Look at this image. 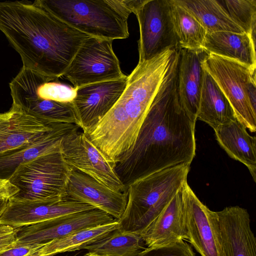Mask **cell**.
<instances>
[{"mask_svg": "<svg viewBox=\"0 0 256 256\" xmlns=\"http://www.w3.org/2000/svg\"><path fill=\"white\" fill-rule=\"evenodd\" d=\"M178 59L176 51L134 146L118 162L126 173L137 170V176L148 174L184 163L191 164L195 156L197 120L179 97Z\"/></svg>", "mask_w": 256, "mask_h": 256, "instance_id": "cell-1", "label": "cell"}, {"mask_svg": "<svg viewBox=\"0 0 256 256\" xmlns=\"http://www.w3.org/2000/svg\"><path fill=\"white\" fill-rule=\"evenodd\" d=\"M0 30L23 66L48 81L62 76L89 36L61 20L38 0L0 2Z\"/></svg>", "mask_w": 256, "mask_h": 256, "instance_id": "cell-2", "label": "cell"}, {"mask_svg": "<svg viewBox=\"0 0 256 256\" xmlns=\"http://www.w3.org/2000/svg\"><path fill=\"white\" fill-rule=\"evenodd\" d=\"M176 51L168 48L148 60L138 62L127 76L125 88L114 106L84 132L116 164L134 146Z\"/></svg>", "mask_w": 256, "mask_h": 256, "instance_id": "cell-3", "label": "cell"}, {"mask_svg": "<svg viewBox=\"0 0 256 256\" xmlns=\"http://www.w3.org/2000/svg\"><path fill=\"white\" fill-rule=\"evenodd\" d=\"M190 165L182 164L133 180L126 187L119 229L139 234L147 227L187 182Z\"/></svg>", "mask_w": 256, "mask_h": 256, "instance_id": "cell-4", "label": "cell"}, {"mask_svg": "<svg viewBox=\"0 0 256 256\" xmlns=\"http://www.w3.org/2000/svg\"><path fill=\"white\" fill-rule=\"evenodd\" d=\"M56 18L90 36L114 40L129 36L132 12L126 0H38Z\"/></svg>", "mask_w": 256, "mask_h": 256, "instance_id": "cell-5", "label": "cell"}, {"mask_svg": "<svg viewBox=\"0 0 256 256\" xmlns=\"http://www.w3.org/2000/svg\"><path fill=\"white\" fill-rule=\"evenodd\" d=\"M73 169L64 158L60 147L21 164L9 180L18 189L16 201L58 200L66 197Z\"/></svg>", "mask_w": 256, "mask_h": 256, "instance_id": "cell-6", "label": "cell"}, {"mask_svg": "<svg viewBox=\"0 0 256 256\" xmlns=\"http://www.w3.org/2000/svg\"><path fill=\"white\" fill-rule=\"evenodd\" d=\"M202 66L228 100L236 120L250 132H256V69L212 53L204 58Z\"/></svg>", "mask_w": 256, "mask_h": 256, "instance_id": "cell-7", "label": "cell"}, {"mask_svg": "<svg viewBox=\"0 0 256 256\" xmlns=\"http://www.w3.org/2000/svg\"><path fill=\"white\" fill-rule=\"evenodd\" d=\"M112 40L89 36L82 43L62 76L78 88L124 79Z\"/></svg>", "mask_w": 256, "mask_h": 256, "instance_id": "cell-8", "label": "cell"}, {"mask_svg": "<svg viewBox=\"0 0 256 256\" xmlns=\"http://www.w3.org/2000/svg\"><path fill=\"white\" fill-rule=\"evenodd\" d=\"M76 128L62 139L60 150L74 170L84 173L112 190L126 192L116 171V164L98 148L82 130Z\"/></svg>", "mask_w": 256, "mask_h": 256, "instance_id": "cell-9", "label": "cell"}, {"mask_svg": "<svg viewBox=\"0 0 256 256\" xmlns=\"http://www.w3.org/2000/svg\"><path fill=\"white\" fill-rule=\"evenodd\" d=\"M134 13L140 27L139 62L148 60L167 49H179L170 0H144Z\"/></svg>", "mask_w": 256, "mask_h": 256, "instance_id": "cell-10", "label": "cell"}, {"mask_svg": "<svg viewBox=\"0 0 256 256\" xmlns=\"http://www.w3.org/2000/svg\"><path fill=\"white\" fill-rule=\"evenodd\" d=\"M182 195L186 241L200 256H223L217 212L200 201L188 182Z\"/></svg>", "mask_w": 256, "mask_h": 256, "instance_id": "cell-11", "label": "cell"}, {"mask_svg": "<svg viewBox=\"0 0 256 256\" xmlns=\"http://www.w3.org/2000/svg\"><path fill=\"white\" fill-rule=\"evenodd\" d=\"M12 103L48 122L68 124L80 128V122L72 102H60L39 98L26 68L22 67L10 83Z\"/></svg>", "mask_w": 256, "mask_h": 256, "instance_id": "cell-12", "label": "cell"}, {"mask_svg": "<svg viewBox=\"0 0 256 256\" xmlns=\"http://www.w3.org/2000/svg\"><path fill=\"white\" fill-rule=\"evenodd\" d=\"M116 220L98 209L83 211L16 228L20 244H40L76 231L108 224Z\"/></svg>", "mask_w": 256, "mask_h": 256, "instance_id": "cell-13", "label": "cell"}, {"mask_svg": "<svg viewBox=\"0 0 256 256\" xmlns=\"http://www.w3.org/2000/svg\"><path fill=\"white\" fill-rule=\"evenodd\" d=\"M60 124H50L12 103L8 111L0 112V154L38 142Z\"/></svg>", "mask_w": 256, "mask_h": 256, "instance_id": "cell-14", "label": "cell"}, {"mask_svg": "<svg viewBox=\"0 0 256 256\" xmlns=\"http://www.w3.org/2000/svg\"><path fill=\"white\" fill-rule=\"evenodd\" d=\"M95 209L67 197L58 200L16 201L9 199L0 223L14 228Z\"/></svg>", "mask_w": 256, "mask_h": 256, "instance_id": "cell-15", "label": "cell"}, {"mask_svg": "<svg viewBox=\"0 0 256 256\" xmlns=\"http://www.w3.org/2000/svg\"><path fill=\"white\" fill-rule=\"evenodd\" d=\"M126 78L77 88L72 104L84 132L94 126L114 106L125 88Z\"/></svg>", "mask_w": 256, "mask_h": 256, "instance_id": "cell-16", "label": "cell"}, {"mask_svg": "<svg viewBox=\"0 0 256 256\" xmlns=\"http://www.w3.org/2000/svg\"><path fill=\"white\" fill-rule=\"evenodd\" d=\"M66 197L88 204L118 220L127 202L126 192H117L80 172L72 170Z\"/></svg>", "mask_w": 256, "mask_h": 256, "instance_id": "cell-17", "label": "cell"}, {"mask_svg": "<svg viewBox=\"0 0 256 256\" xmlns=\"http://www.w3.org/2000/svg\"><path fill=\"white\" fill-rule=\"evenodd\" d=\"M216 212L223 256H256V238L248 211L236 206Z\"/></svg>", "mask_w": 256, "mask_h": 256, "instance_id": "cell-18", "label": "cell"}, {"mask_svg": "<svg viewBox=\"0 0 256 256\" xmlns=\"http://www.w3.org/2000/svg\"><path fill=\"white\" fill-rule=\"evenodd\" d=\"M139 234L147 248L166 246L186 240L182 190Z\"/></svg>", "mask_w": 256, "mask_h": 256, "instance_id": "cell-19", "label": "cell"}, {"mask_svg": "<svg viewBox=\"0 0 256 256\" xmlns=\"http://www.w3.org/2000/svg\"><path fill=\"white\" fill-rule=\"evenodd\" d=\"M208 54L204 49H178V90L179 97L187 111L196 118L203 74L202 62Z\"/></svg>", "mask_w": 256, "mask_h": 256, "instance_id": "cell-20", "label": "cell"}, {"mask_svg": "<svg viewBox=\"0 0 256 256\" xmlns=\"http://www.w3.org/2000/svg\"><path fill=\"white\" fill-rule=\"evenodd\" d=\"M220 146L232 159L243 164L256 182V139L237 120L214 130Z\"/></svg>", "mask_w": 256, "mask_h": 256, "instance_id": "cell-21", "label": "cell"}, {"mask_svg": "<svg viewBox=\"0 0 256 256\" xmlns=\"http://www.w3.org/2000/svg\"><path fill=\"white\" fill-rule=\"evenodd\" d=\"M203 49L256 69V44L248 34L218 32L206 34Z\"/></svg>", "mask_w": 256, "mask_h": 256, "instance_id": "cell-22", "label": "cell"}, {"mask_svg": "<svg viewBox=\"0 0 256 256\" xmlns=\"http://www.w3.org/2000/svg\"><path fill=\"white\" fill-rule=\"evenodd\" d=\"M196 120L206 123L214 130L236 120L228 100L214 78L204 69Z\"/></svg>", "mask_w": 256, "mask_h": 256, "instance_id": "cell-23", "label": "cell"}, {"mask_svg": "<svg viewBox=\"0 0 256 256\" xmlns=\"http://www.w3.org/2000/svg\"><path fill=\"white\" fill-rule=\"evenodd\" d=\"M78 128L74 124H62L50 136L38 142L0 153V180H9L21 164L60 148L63 138Z\"/></svg>", "mask_w": 256, "mask_h": 256, "instance_id": "cell-24", "label": "cell"}, {"mask_svg": "<svg viewBox=\"0 0 256 256\" xmlns=\"http://www.w3.org/2000/svg\"><path fill=\"white\" fill-rule=\"evenodd\" d=\"M190 13L206 34L218 32L244 33L218 0H172ZM246 33V32H245Z\"/></svg>", "mask_w": 256, "mask_h": 256, "instance_id": "cell-25", "label": "cell"}, {"mask_svg": "<svg viewBox=\"0 0 256 256\" xmlns=\"http://www.w3.org/2000/svg\"><path fill=\"white\" fill-rule=\"evenodd\" d=\"M118 220L92 228L76 231L66 236L46 242L38 256H54L78 250L106 237L119 228Z\"/></svg>", "mask_w": 256, "mask_h": 256, "instance_id": "cell-26", "label": "cell"}, {"mask_svg": "<svg viewBox=\"0 0 256 256\" xmlns=\"http://www.w3.org/2000/svg\"><path fill=\"white\" fill-rule=\"evenodd\" d=\"M145 248L144 242L138 233L118 228L84 249L100 255L138 256Z\"/></svg>", "mask_w": 256, "mask_h": 256, "instance_id": "cell-27", "label": "cell"}, {"mask_svg": "<svg viewBox=\"0 0 256 256\" xmlns=\"http://www.w3.org/2000/svg\"><path fill=\"white\" fill-rule=\"evenodd\" d=\"M170 12L179 48L203 49L206 32L186 9L170 0Z\"/></svg>", "mask_w": 256, "mask_h": 256, "instance_id": "cell-28", "label": "cell"}, {"mask_svg": "<svg viewBox=\"0 0 256 256\" xmlns=\"http://www.w3.org/2000/svg\"><path fill=\"white\" fill-rule=\"evenodd\" d=\"M219 3L244 32L256 31V0H221Z\"/></svg>", "mask_w": 256, "mask_h": 256, "instance_id": "cell-29", "label": "cell"}, {"mask_svg": "<svg viewBox=\"0 0 256 256\" xmlns=\"http://www.w3.org/2000/svg\"><path fill=\"white\" fill-rule=\"evenodd\" d=\"M138 256H196L192 246L182 240L170 245L146 248Z\"/></svg>", "mask_w": 256, "mask_h": 256, "instance_id": "cell-30", "label": "cell"}, {"mask_svg": "<svg viewBox=\"0 0 256 256\" xmlns=\"http://www.w3.org/2000/svg\"><path fill=\"white\" fill-rule=\"evenodd\" d=\"M46 242L40 244L16 243L0 252V256H38L40 250Z\"/></svg>", "mask_w": 256, "mask_h": 256, "instance_id": "cell-31", "label": "cell"}, {"mask_svg": "<svg viewBox=\"0 0 256 256\" xmlns=\"http://www.w3.org/2000/svg\"><path fill=\"white\" fill-rule=\"evenodd\" d=\"M16 241V228L0 223V252L12 245Z\"/></svg>", "mask_w": 256, "mask_h": 256, "instance_id": "cell-32", "label": "cell"}, {"mask_svg": "<svg viewBox=\"0 0 256 256\" xmlns=\"http://www.w3.org/2000/svg\"><path fill=\"white\" fill-rule=\"evenodd\" d=\"M18 189L9 180H0V200L10 199L17 192Z\"/></svg>", "mask_w": 256, "mask_h": 256, "instance_id": "cell-33", "label": "cell"}, {"mask_svg": "<svg viewBox=\"0 0 256 256\" xmlns=\"http://www.w3.org/2000/svg\"><path fill=\"white\" fill-rule=\"evenodd\" d=\"M8 199L0 200V216L7 206Z\"/></svg>", "mask_w": 256, "mask_h": 256, "instance_id": "cell-34", "label": "cell"}, {"mask_svg": "<svg viewBox=\"0 0 256 256\" xmlns=\"http://www.w3.org/2000/svg\"><path fill=\"white\" fill-rule=\"evenodd\" d=\"M83 256H107V255H100V254H94V253L88 252V253L85 254Z\"/></svg>", "mask_w": 256, "mask_h": 256, "instance_id": "cell-35", "label": "cell"}]
</instances>
